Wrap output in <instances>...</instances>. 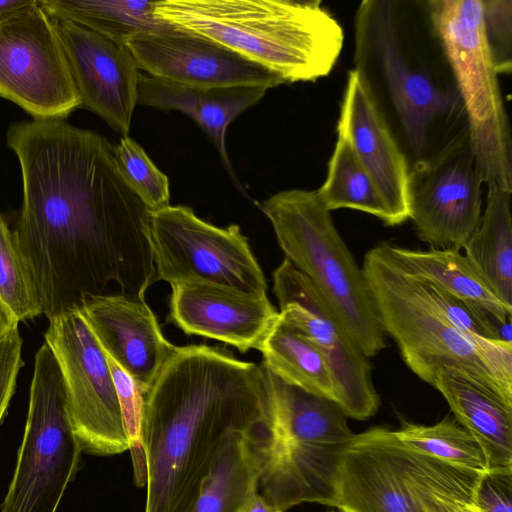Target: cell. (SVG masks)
Masks as SVG:
<instances>
[{
    "mask_svg": "<svg viewBox=\"0 0 512 512\" xmlns=\"http://www.w3.org/2000/svg\"><path fill=\"white\" fill-rule=\"evenodd\" d=\"M238 512H278L261 494H251L240 506Z\"/></svg>",
    "mask_w": 512,
    "mask_h": 512,
    "instance_id": "obj_36",
    "label": "cell"
},
{
    "mask_svg": "<svg viewBox=\"0 0 512 512\" xmlns=\"http://www.w3.org/2000/svg\"><path fill=\"white\" fill-rule=\"evenodd\" d=\"M263 366L285 382L336 402L334 379L323 354L279 315L258 349Z\"/></svg>",
    "mask_w": 512,
    "mask_h": 512,
    "instance_id": "obj_27",
    "label": "cell"
},
{
    "mask_svg": "<svg viewBox=\"0 0 512 512\" xmlns=\"http://www.w3.org/2000/svg\"><path fill=\"white\" fill-rule=\"evenodd\" d=\"M482 180L466 143L445 146L410 170V216L419 240L461 251L482 215Z\"/></svg>",
    "mask_w": 512,
    "mask_h": 512,
    "instance_id": "obj_14",
    "label": "cell"
},
{
    "mask_svg": "<svg viewBox=\"0 0 512 512\" xmlns=\"http://www.w3.org/2000/svg\"><path fill=\"white\" fill-rule=\"evenodd\" d=\"M18 321L0 304V340L9 332L18 327Z\"/></svg>",
    "mask_w": 512,
    "mask_h": 512,
    "instance_id": "obj_38",
    "label": "cell"
},
{
    "mask_svg": "<svg viewBox=\"0 0 512 512\" xmlns=\"http://www.w3.org/2000/svg\"><path fill=\"white\" fill-rule=\"evenodd\" d=\"M432 386L480 444L488 471H512V405L448 368L438 373Z\"/></svg>",
    "mask_w": 512,
    "mask_h": 512,
    "instance_id": "obj_22",
    "label": "cell"
},
{
    "mask_svg": "<svg viewBox=\"0 0 512 512\" xmlns=\"http://www.w3.org/2000/svg\"><path fill=\"white\" fill-rule=\"evenodd\" d=\"M333 512H336V511H333ZM340 512V511H339Z\"/></svg>",
    "mask_w": 512,
    "mask_h": 512,
    "instance_id": "obj_39",
    "label": "cell"
},
{
    "mask_svg": "<svg viewBox=\"0 0 512 512\" xmlns=\"http://www.w3.org/2000/svg\"><path fill=\"white\" fill-rule=\"evenodd\" d=\"M170 25L221 43L280 75L311 82L335 67L344 32L319 0H161Z\"/></svg>",
    "mask_w": 512,
    "mask_h": 512,
    "instance_id": "obj_3",
    "label": "cell"
},
{
    "mask_svg": "<svg viewBox=\"0 0 512 512\" xmlns=\"http://www.w3.org/2000/svg\"><path fill=\"white\" fill-rule=\"evenodd\" d=\"M337 134L350 143L378 189L390 226L410 216V168L380 109L369 78L358 68L348 72Z\"/></svg>",
    "mask_w": 512,
    "mask_h": 512,
    "instance_id": "obj_17",
    "label": "cell"
},
{
    "mask_svg": "<svg viewBox=\"0 0 512 512\" xmlns=\"http://www.w3.org/2000/svg\"><path fill=\"white\" fill-rule=\"evenodd\" d=\"M317 192L329 211L353 209L390 226V216L378 189L342 135H338L326 179Z\"/></svg>",
    "mask_w": 512,
    "mask_h": 512,
    "instance_id": "obj_29",
    "label": "cell"
},
{
    "mask_svg": "<svg viewBox=\"0 0 512 512\" xmlns=\"http://www.w3.org/2000/svg\"><path fill=\"white\" fill-rule=\"evenodd\" d=\"M266 372L270 415L249 436L260 494L278 512L302 503L334 507L339 458L355 434L348 416L336 402Z\"/></svg>",
    "mask_w": 512,
    "mask_h": 512,
    "instance_id": "obj_5",
    "label": "cell"
},
{
    "mask_svg": "<svg viewBox=\"0 0 512 512\" xmlns=\"http://www.w3.org/2000/svg\"><path fill=\"white\" fill-rule=\"evenodd\" d=\"M266 91L259 86H193L140 73L137 103L165 111L178 110L191 117L213 142L232 179L242 189L228 157L226 133L231 122L257 104Z\"/></svg>",
    "mask_w": 512,
    "mask_h": 512,
    "instance_id": "obj_21",
    "label": "cell"
},
{
    "mask_svg": "<svg viewBox=\"0 0 512 512\" xmlns=\"http://www.w3.org/2000/svg\"><path fill=\"white\" fill-rule=\"evenodd\" d=\"M400 267L426 282L490 314L502 325H511L512 308L502 303L469 261L457 250L400 247L387 242Z\"/></svg>",
    "mask_w": 512,
    "mask_h": 512,
    "instance_id": "obj_23",
    "label": "cell"
},
{
    "mask_svg": "<svg viewBox=\"0 0 512 512\" xmlns=\"http://www.w3.org/2000/svg\"><path fill=\"white\" fill-rule=\"evenodd\" d=\"M355 40V54L374 61L410 149L418 160L425 159L432 125L455 109L457 92L440 88L409 62L400 43L392 1L360 4Z\"/></svg>",
    "mask_w": 512,
    "mask_h": 512,
    "instance_id": "obj_12",
    "label": "cell"
},
{
    "mask_svg": "<svg viewBox=\"0 0 512 512\" xmlns=\"http://www.w3.org/2000/svg\"><path fill=\"white\" fill-rule=\"evenodd\" d=\"M287 258L313 284L363 354L385 347L363 269L338 232L317 190L280 191L261 205Z\"/></svg>",
    "mask_w": 512,
    "mask_h": 512,
    "instance_id": "obj_6",
    "label": "cell"
},
{
    "mask_svg": "<svg viewBox=\"0 0 512 512\" xmlns=\"http://www.w3.org/2000/svg\"><path fill=\"white\" fill-rule=\"evenodd\" d=\"M44 338L59 365L70 421L82 451L108 456L129 450L106 354L77 309L49 319Z\"/></svg>",
    "mask_w": 512,
    "mask_h": 512,
    "instance_id": "obj_10",
    "label": "cell"
},
{
    "mask_svg": "<svg viewBox=\"0 0 512 512\" xmlns=\"http://www.w3.org/2000/svg\"><path fill=\"white\" fill-rule=\"evenodd\" d=\"M334 491L340 512H411L401 446L392 430L372 427L354 434L341 452Z\"/></svg>",
    "mask_w": 512,
    "mask_h": 512,
    "instance_id": "obj_20",
    "label": "cell"
},
{
    "mask_svg": "<svg viewBox=\"0 0 512 512\" xmlns=\"http://www.w3.org/2000/svg\"><path fill=\"white\" fill-rule=\"evenodd\" d=\"M75 309L105 354L128 373L145 396L176 346L164 337L144 298L120 293L90 295Z\"/></svg>",
    "mask_w": 512,
    "mask_h": 512,
    "instance_id": "obj_18",
    "label": "cell"
},
{
    "mask_svg": "<svg viewBox=\"0 0 512 512\" xmlns=\"http://www.w3.org/2000/svg\"><path fill=\"white\" fill-rule=\"evenodd\" d=\"M258 491V469L249 434L231 432L191 512H238Z\"/></svg>",
    "mask_w": 512,
    "mask_h": 512,
    "instance_id": "obj_28",
    "label": "cell"
},
{
    "mask_svg": "<svg viewBox=\"0 0 512 512\" xmlns=\"http://www.w3.org/2000/svg\"><path fill=\"white\" fill-rule=\"evenodd\" d=\"M22 345L18 327L0 340V423L6 415L23 366Z\"/></svg>",
    "mask_w": 512,
    "mask_h": 512,
    "instance_id": "obj_34",
    "label": "cell"
},
{
    "mask_svg": "<svg viewBox=\"0 0 512 512\" xmlns=\"http://www.w3.org/2000/svg\"><path fill=\"white\" fill-rule=\"evenodd\" d=\"M155 280L172 286L205 283L267 295L264 273L236 224L220 228L183 205L151 211Z\"/></svg>",
    "mask_w": 512,
    "mask_h": 512,
    "instance_id": "obj_9",
    "label": "cell"
},
{
    "mask_svg": "<svg viewBox=\"0 0 512 512\" xmlns=\"http://www.w3.org/2000/svg\"><path fill=\"white\" fill-rule=\"evenodd\" d=\"M0 304L20 322L41 314L42 306L32 273L14 231L0 216Z\"/></svg>",
    "mask_w": 512,
    "mask_h": 512,
    "instance_id": "obj_31",
    "label": "cell"
},
{
    "mask_svg": "<svg viewBox=\"0 0 512 512\" xmlns=\"http://www.w3.org/2000/svg\"><path fill=\"white\" fill-rule=\"evenodd\" d=\"M33 2L34 0H0V24Z\"/></svg>",
    "mask_w": 512,
    "mask_h": 512,
    "instance_id": "obj_37",
    "label": "cell"
},
{
    "mask_svg": "<svg viewBox=\"0 0 512 512\" xmlns=\"http://www.w3.org/2000/svg\"><path fill=\"white\" fill-rule=\"evenodd\" d=\"M392 431L411 451L478 474L488 472L480 444L455 418L446 416L432 425L402 421L399 429Z\"/></svg>",
    "mask_w": 512,
    "mask_h": 512,
    "instance_id": "obj_30",
    "label": "cell"
},
{
    "mask_svg": "<svg viewBox=\"0 0 512 512\" xmlns=\"http://www.w3.org/2000/svg\"><path fill=\"white\" fill-rule=\"evenodd\" d=\"M54 20L70 21L126 45L143 33L160 32L174 26L155 14L154 1L127 0H38Z\"/></svg>",
    "mask_w": 512,
    "mask_h": 512,
    "instance_id": "obj_26",
    "label": "cell"
},
{
    "mask_svg": "<svg viewBox=\"0 0 512 512\" xmlns=\"http://www.w3.org/2000/svg\"><path fill=\"white\" fill-rule=\"evenodd\" d=\"M400 445L403 481L411 512H479L473 501L482 474Z\"/></svg>",
    "mask_w": 512,
    "mask_h": 512,
    "instance_id": "obj_24",
    "label": "cell"
},
{
    "mask_svg": "<svg viewBox=\"0 0 512 512\" xmlns=\"http://www.w3.org/2000/svg\"><path fill=\"white\" fill-rule=\"evenodd\" d=\"M473 505L479 512H512V471L482 474Z\"/></svg>",
    "mask_w": 512,
    "mask_h": 512,
    "instance_id": "obj_35",
    "label": "cell"
},
{
    "mask_svg": "<svg viewBox=\"0 0 512 512\" xmlns=\"http://www.w3.org/2000/svg\"><path fill=\"white\" fill-rule=\"evenodd\" d=\"M270 408L263 365L207 345L176 347L144 396L145 512H191L226 437L251 435Z\"/></svg>",
    "mask_w": 512,
    "mask_h": 512,
    "instance_id": "obj_2",
    "label": "cell"
},
{
    "mask_svg": "<svg viewBox=\"0 0 512 512\" xmlns=\"http://www.w3.org/2000/svg\"><path fill=\"white\" fill-rule=\"evenodd\" d=\"M273 290L281 319L314 344L328 362L336 403L348 418L363 421L374 416L381 400L370 362L310 280L285 258L273 272Z\"/></svg>",
    "mask_w": 512,
    "mask_h": 512,
    "instance_id": "obj_13",
    "label": "cell"
},
{
    "mask_svg": "<svg viewBox=\"0 0 512 512\" xmlns=\"http://www.w3.org/2000/svg\"><path fill=\"white\" fill-rule=\"evenodd\" d=\"M362 269L381 328L417 377L432 386L442 369H452L512 405V342L457 328L423 283L400 267L386 241L365 253Z\"/></svg>",
    "mask_w": 512,
    "mask_h": 512,
    "instance_id": "obj_4",
    "label": "cell"
},
{
    "mask_svg": "<svg viewBox=\"0 0 512 512\" xmlns=\"http://www.w3.org/2000/svg\"><path fill=\"white\" fill-rule=\"evenodd\" d=\"M54 21L81 107L122 136L128 135L140 75L131 52L126 45L81 25Z\"/></svg>",
    "mask_w": 512,
    "mask_h": 512,
    "instance_id": "obj_16",
    "label": "cell"
},
{
    "mask_svg": "<svg viewBox=\"0 0 512 512\" xmlns=\"http://www.w3.org/2000/svg\"><path fill=\"white\" fill-rule=\"evenodd\" d=\"M169 320L188 335L211 338L244 353L258 350L279 318L267 295L186 283L171 287Z\"/></svg>",
    "mask_w": 512,
    "mask_h": 512,
    "instance_id": "obj_19",
    "label": "cell"
},
{
    "mask_svg": "<svg viewBox=\"0 0 512 512\" xmlns=\"http://www.w3.org/2000/svg\"><path fill=\"white\" fill-rule=\"evenodd\" d=\"M82 452L59 365L44 342L35 355L25 430L0 512H56Z\"/></svg>",
    "mask_w": 512,
    "mask_h": 512,
    "instance_id": "obj_8",
    "label": "cell"
},
{
    "mask_svg": "<svg viewBox=\"0 0 512 512\" xmlns=\"http://www.w3.org/2000/svg\"><path fill=\"white\" fill-rule=\"evenodd\" d=\"M115 155L124 178L150 211L169 206L167 176L151 161L144 149L128 135L115 146Z\"/></svg>",
    "mask_w": 512,
    "mask_h": 512,
    "instance_id": "obj_32",
    "label": "cell"
},
{
    "mask_svg": "<svg viewBox=\"0 0 512 512\" xmlns=\"http://www.w3.org/2000/svg\"><path fill=\"white\" fill-rule=\"evenodd\" d=\"M429 16L468 121V145L488 187L512 193L511 132L484 32L481 0H432Z\"/></svg>",
    "mask_w": 512,
    "mask_h": 512,
    "instance_id": "obj_7",
    "label": "cell"
},
{
    "mask_svg": "<svg viewBox=\"0 0 512 512\" xmlns=\"http://www.w3.org/2000/svg\"><path fill=\"white\" fill-rule=\"evenodd\" d=\"M0 97L33 119L64 120L81 107L55 21L38 0L0 24Z\"/></svg>",
    "mask_w": 512,
    "mask_h": 512,
    "instance_id": "obj_11",
    "label": "cell"
},
{
    "mask_svg": "<svg viewBox=\"0 0 512 512\" xmlns=\"http://www.w3.org/2000/svg\"><path fill=\"white\" fill-rule=\"evenodd\" d=\"M511 192L488 187L486 206L464 250L496 297L512 308Z\"/></svg>",
    "mask_w": 512,
    "mask_h": 512,
    "instance_id": "obj_25",
    "label": "cell"
},
{
    "mask_svg": "<svg viewBox=\"0 0 512 512\" xmlns=\"http://www.w3.org/2000/svg\"><path fill=\"white\" fill-rule=\"evenodd\" d=\"M126 46L139 70L156 78L201 87L259 86L268 90L287 84L277 73L227 46L176 27L139 34Z\"/></svg>",
    "mask_w": 512,
    "mask_h": 512,
    "instance_id": "obj_15",
    "label": "cell"
},
{
    "mask_svg": "<svg viewBox=\"0 0 512 512\" xmlns=\"http://www.w3.org/2000/svg\"><path fill=\"white\" fill-rule=\"evenodd\" d=\"M486 40L498 74L512 68V1L481 0Z\"/></svg>",
    "mask_w": 512,
    "mask_h": 512,
    "instance_id": "obj_33",
    "label": "cell"
},
{
    "mask_svg": "<svg viewBox=\"0 0 512 512\" xmlns=\"http://www.w3.org/2000/svg\"><path fill=\"white\" fill-rule=\"evenodd\" d=\"M6 141L23 186L14 234L48 320L111 282L144 298L155 281L151 211L121 173L115 146L50 119L11 124Z\"/></svg>",
    "mask_w": 512,
    "mask_h": 512,
    "instance_id": "obj_1",
    "label": "cell"
}]
</instances>
